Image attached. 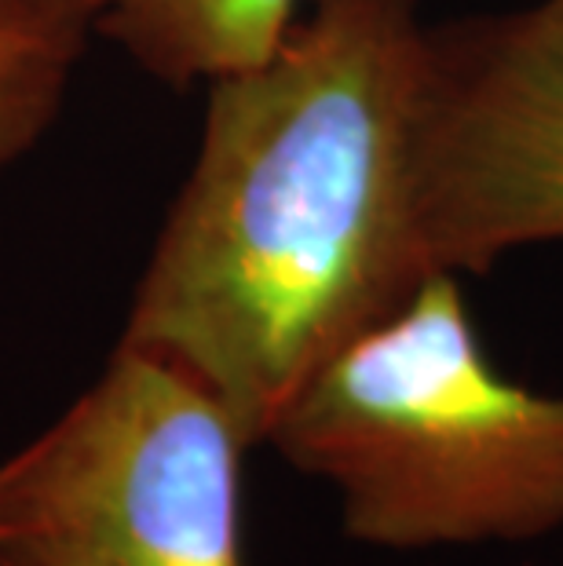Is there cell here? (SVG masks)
Returning <instances> with one entry per match:
<instances>
[{
  "label": "cell",
  "instance_id": "1",
  "mask_svg": "<svg viewBox=\"0 0 563 566\" xmlns=\"http://www.w3.org/2000/svg\"><path fill=\"white\" fill-rule=\"evenodd\" d=\"M425 30L421 0H307L263 63L206 84L117 344L206 384L253 450L439 271L417 220Z\"/></svg>",
  "mask_w": 563,
  "mask_h": 566
},
{
  "label": "cell",
  "instance_id": "2",
  "mask_svg": "<svg viewBox=\"0 0 563 566\" xmlns=\"http://www.w3.org/2000/svg\"><path fill=\"white\" fill-rule=\"evenodd\" d=\"M263 446L333 490L341 534L363 548L526 545L563 530V395L490 363L453 271L322 366Z\"/></svg>",
  "mask_w": 563,
  "mask_h": 566
},
{
  "label": "cell",
  "instance_id": "3",
  "mask_svg": "<svg viewBox=\"0 0 563 566\" xmlns=\"http://www.w3.org/2000/svg\"><path fill=\"white\" fill-rule=\"evenodd\" d=\"M249 450L206 384L117 344L0 461V566H246Z\"/></svg>",
  "mask_w": 563,
  "mask_h": 566
},
{
  "label": "cell",
  "instance_id": "4",
  "mask_svg": "<svg viewBox=\"0 0 563 566\" xmlns=\"http://www.w3.org/2000/svg\"><path fill=\"white\" fill-rule=\"evenodd\" d=\"M417 220L453 274L563 242V0L428 22Z\"/></svg>",
  "mask_w": 563,
  "mask_h": 566
},
{
  "label": "cell",
  "instance_id": "5",
  "mask_svg": "<svg viewBox=\"0 0 563 566\" xmlns=\"http://www.w3.org/2000/svg\"><path fill=\"white\" fill-rule=\"evenodd\" d=\"M307 0H85L95 38L169 88L263 63Z\"/></svg>",
  "mask_w": 563,
  "mask_h": 566
},
{
  "label": "cell",
  "instance_id": "6",
  "mask_svg": "<svg viewBox=\"0 0 563 566\" xmlns=\"http://www.w3.org/2000/svg\"><path fill=\"white\" fill-rule=\"evenodd\" d=\"M92 38L85 0H0V176L55 125Z\"/></svg>",
  "mask_w": 563,
  "mask_h": 566
}]
</instances>
